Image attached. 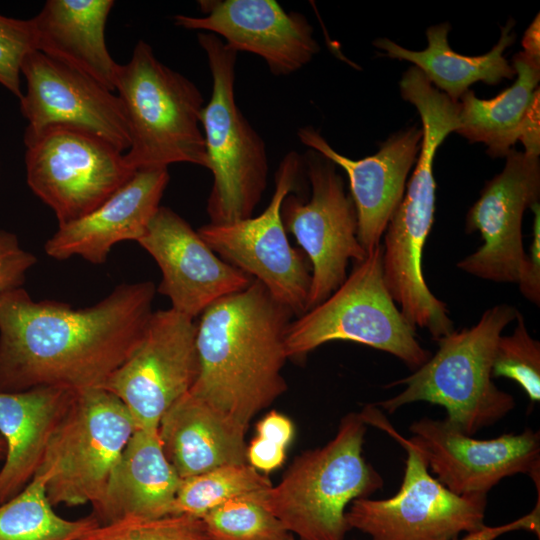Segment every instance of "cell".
I'll return each instance as SVG.
<instances>
[{
    "label": "cell",
    "mask_w": 540,
    "mask_h": 540,
    "mask_svg": "<svg viewBox=\"0 0 540 540\" xmlns=\"http://www.w3.org/2000/svg\"><path fill=\"white\" fill-rule=\"evenodd\" d=\"M155 293L151 281L123 283L85 308L35 301L22 287L5 293L0 297V392L102 388L139 344Z\"/></svg>",
    "instance_id": "obj_1"
},
{
    "label": "cell",
    "mask_w": 540,
    "mask_h": 540,
    "mask_svg": "<svg viewBox=\"0 0 540 540\" xmlns=\"http://www.w3.org/2000/svg\"><path fill=\"white\" fill-rule=\"evenodd\" d=\"M293 312L258 280L225 296L196 324L199 372L190 392L248 429L286 390L285 336Z\"/></svg>",
    "instance_id": "obj_2"
},
{
    "label": "cell",
    "mask_w": 540,
    "mask_h": 540,
    "mask_svg": "<svg viewBox=\"0 0 540 540\" xmlns=\"http://www.w3.org/2000/svg\"><path fill=\"white\" fill-rule=\"evenodd\" d=\"M517 313L515 307L499 304L474 326L441 337L438 350L423 365L386 386L406 388L378 405L389 413L417 401L440 405L446 423L468 436L496 423L515 407L513 396L494 384L491 373L498 339Z\"/></svg>",
    "instance_id": "obj_3"
},
{
    "label": "cell",
    "mask_w": 540,
    "mask_h": 540,
    "mask_svg": "<svg viewBox=\"0 0 540 540\" xmlns=\"http://www.w3.org/2000/svg\"><path fill=\"white\" fill-rule=\"evenodd\" d=\"M366 424L345 415L324 446L295 458L280 483L266 490L262 505L300 540H344L345 513L354 500L383 487L380 474L362 455Z\"/></svg>",
    "instance_id": "obj_4"
},
{
    "label": "cell",
    "mask_w": 540,
    "mask_h": 540,
    "mask_svg": "<svg viewBox=\"0 0 540 540\" xmlns=\"http://www.w3.org/2000/svg\"><path fill=\"white\" fill-rule=\"evenodd\" d=\"M115 92L130 138L125 159L135 170L190 163L208 168L203 131L204 99L187 77L169 68L143 40L119 64Z\"/></svg>",
    "instance_id": "obj_5"
},
{
    "label": "cell",
    "mask_w": 540,
    "mask_h": 540,
    "mask_svg": "<svg viewBox=\"0 0 540 540\" xmlns=\"http://www.w3.org/2000/svg\"><path fill=\"white\" fill-rule=\"evenodd\" d=\"M197 39L212 76L211 97L201 113L207 169L213 176L206 210L210 223H229L251 217L262 197L266 146L235 101L238 53L215 34L200 32Z\"/></svg>",
    "instance_id": "obj_6"
},
{
    "label": "cell",
    "mask_w": 540,
    "mask_h": 540,
    "mask_svg": "<svg viewBox=\"0 0 540 540\" xmlns=\"http://www.w3.org/2000/svg\"><path fill=\"white\" fill-rule=\"evenodd\" d=\"M383 279L382 245L355 263L324 301L292 320L285 336L287 358L302 359L332 341H349L394 355L416 370L430 352L418 342Z\"/></svg>",
    "instance_id": "obj_7"
},
{
    "label": "cell",
    "mask_w": 540,
    "mask_h": 540,
    "mask_svg": "<svg viewBox=\"0 0 540 540\" xmlns=\"http://www.w3.org/2000/svg\"><path fill=\"white\" fill-rule=\"evenodd\" d=\"M135 430L130 412L112 393L102 388L78 391L54 431L37 472L46 476L51 505L91 504L96 515Z\"/></svg>",
    "instance_id": "obj_8"
},
{
    "label": "cell",
    "mask_w": 540,
    "mask_h": 540,
    "mask_svg": "<svg viewBox=\"0 0 540 540\" xmlns=\"http://www.w3.org/2000/svg\"><path fill=\"white\" fill-rule=\"evenodd\" d=\"M366 424L386 430L407 452L405 472L398 492L387 499L354 500L345 513L350 529L371 540H451L483 527L487 495H457L429 472L422 453L399 435L377 408L361 412Z\"/></svg>",
    "instance_id": "obj_9"
},
{
    "label": "cell",
    "mask_w": 540,
    "mask_h": 540,
    "mask_svg": "<svg viewBox=\"0 0 540 540\" xmlns=\"http://www.w3.org/2000/svg\"><path fill=\"white\" fill-rule=\"evenodd\" d=\"M27 184L58 226L100 206L137 171L125 153L87 130L50 126L24 133Z\"/></svg>",
    "instance_id": "obj_10"
},
{
    "label": "cell",
    "mask_w": 540,
    "mask_h": 540,
    "mask_svg": "<svg viewBox=\"0 0 540 540\" xmlns=\"http://www.w3.org/2000/svg\"><path fill=\"white\" fill-rule=\"evenodd\" d=\"M304 169L303 156L287 153L275 173L272 199L261 214L229 223L209 222L197 230L216 255L261 282L295 317L307 311L311 265L305 253L289 243L281 206Z\"/></svg>",
    "instance_id": "obj_11"
},
{
    "label": "cell",
    "mask_w": 540,
    "mask_h": 540,
    "mask_svg": "<svg viewBox=\"0 0 540 540\" xmlns=\"http://www.w3.org/2000/svg\"><path fill=\"white\" fill-rule=\"evenodd\" d=\"M303 161L311 197L307 201L288 194L281 206V218L311 265L309 310L344 282L350 260L362 262L367 253L358 241L355 206L336 165L312 149Z\"/></svg>",
    "instance_id": "obj_12"
},
{
    "label": "cell",
    "mask_w": 540,
    "mask_h": 540,
    "mask_svg": "<svg viewBox=\"0 0 540 540\" xmlns=\"http://www.w3.org/2000/svg\"><path fill=\"white\" fill-rule=\"evenodd\" d=\"M196 331L194 319L173 308L153 311L137 347L102 386L126 406L136 429H157L192 388L199 372Z\"/></svg>",
    "instance_id": "obj_13"
},
{
    "label": "cell",
    "mask_w": 540,
    "mask_h": 540,
    "mask_svg": "<svg viewBox=\"0 0 540 540\" xmlns=\"http://www.w3.org/2000/svg\"><path fill=\"white\" fill-rule=\"evenodd\" d=\"M435 190L433 163L422 158L384 232L382 270L389 294L406 321L415 329H427L437 341L454 330L446 304L429 290L422 267L434 222Z\"/></svg>",
    "instance_id": "obj_14"
},
{
    "label": "cell",
    "mask_w": 540,
    "mask_h": 540,
    "mask_svg": "<svg viewBox=\"0 0 540 540\" xmlns=\"http://www.w3.org/2000/svg\"><path fill=\"white\" fill-rule=\"evenodd\" d=\"M539 197V155L512 149L503 170L485 184L466 216V232L478 231L483 244L457 267L481 279L517 283L527 256L523 214Z\"/></svg>",
    "instance_id": "obj_15"
},
{
    "label": "cell",
    "mask_w": 540,
    "mask_h": 540,
    "mask_svg": "<svg viewBox=\"0 0 540 540\" xmlns=\"http://www.w3.org/2000/svg\"><path fill=\"white\" fill-rule=\"evenodd\" d=\"M410 431V442L436 479L457 495H487L502 479L515 474H527L539 485V432L526 429L481 440L451 428L445 420L428 417L414 422Z\"/></svg>",
    "instance_id": "obj_16"
},
{
    "label": "cell",
    "mask_w": 540,
    "mask_h": 540,
    "mask_svg": "<svg viewBox=\"0 0 540 540\" xmlns=\"http://www.w3.org/2000/svg\"><path fill=\"white\" fill-rule=\"evenodd\" d=\"M26 90L20 111L27 131L50 126H71L92 132L126 152L130 138L116 93L83 72L40 51L23 61Z\"/></svg>",
    "instance_id": "obj_17"
},
{
    "label": "cell",
    "mask_w": 540,
    "mask_h": 540,
    "mask_svg": "<svg viewBox=\"0 0 540 540\" xmlns=\"http://www.w3.org/2000/svg\"><path fill=\"white\" fill-rule=\"evenodd\" d=\"M137 243L161 270L156 291L170 299L171 308L192 319L253 281L216 255L198 232L168 207H159Z\"/></svg>",
    "instance_id": "obj_18"
},
{
    "label": "cell",
    "mask_w": 540,
    "mask_h": 540,
    "mask_svg": "<svg viewBox=\"0 0 540 540\" xmlns=\"http://www.w3.org/2000/svg\"><path fill=\"white\" fill-rule=\"evenodd\" d=\"M204 16L176 15L175 25L221 36L235 50L264 59L275 76L290 75L319 53L313 28L298 12L275 0H200Z\"/></svg>",
    "instance_id": "obj_19"
},
{
    "label": "cell",
    "mask_w": 540,
    "mask_h": 540,
    "mask_svg": "<svg viewBox=\"0 0 540 540\" xmlns=\"http://www.w3.org/2000/svg\"><path fill=\"white\" fill-rule=\"evenodd\" d=\"M306 145L347 174L357 215V238L368 254L380 245L387 225L401 202L408 174L420 151L422 130L411 126L392 134L379 151L360 160L335 151L312 126L298 130Z\"/></svg>",
    "instance_id": "obj_20"
},
{
    "label": "cell",
    "mask_w": 540,
    "mask_h": 540,
    "mask_svg": "<svg viewBox=\"0 0 540 540\" xmlns=\"http://www.w3.org/2000/svg\"><path fill=\"white\" fill-rule=\"evenodd\" d=\"M167 167L137 170L114 194L89 214L65 225L46 241V254L62 261L79 256L103 264L114 245L138 241L160 207L169 183Z\"/></svg>",
    "instance_id": "obj_21"
},
{
    "label": "cell",
    "mask_w": 540,
    "mask_h": 540,
    "mask_svg": "<svg viewBox=\"0 0 540 540\" xmlns=\"http://www.w3.org/2000/svg\"><path fill=\"white\" fill-rule=\"evenodd\" d=\"M511 66L517 79L495 98L479 99L471 90L462 95L456 133L484 143L491 157H506L517 141L525 152L539 155L540 59L521 51Z\"/></svg>",
    "instance_id": "obj_22"
},
{
    "label": "cell",
    "mask_w": 540,
    "mask_h": 540,
    "mask_svg": "<svg viewBox=\"0 0 540 540\" xmlns=\"http://www.w3.org/2000/svg\"><path fill=\"white\" fill-rule=\"evenodd\" d=\"M76 393L61 386L0 392V435L6 445L0 469V504L20 493L35 477Z\"/></svg>",
    "instance_id": "obj_23"
},
{
    "label": "cell",
    "mask_w": 540,
    "mask_h": 540,
    "mask_svg": "<svg viewBox=\"0 0 540 540\" xmlns=\"http://www.w3.org/2000/svg\"><path fill=\"white\" fill-rule=\"evenodd\" d=\"M158 430L164 453L181 479L247 463V429L190 391L167 409Z\"/></svg>",
    "instance_id": "obj_24"
},
{
    "label": "cell",
    "mask_w": 540,
    "mask_h": 540,
    "mask_svg": "<svg viewBox=\"0 0 540 540\" xmlns=\"http://www.w3.org/2000/svg\"><path fill=\"white\" fill-rule=\"evenodd\" d=\"M113 0H48L31 18L36 51L73 67L115 92L119 64L111 57L105 28Z\"/></svg>",
    "instance_id": "obj_25"
},
{
    "label": "cell",
    "mask_w": 540,
    "mask_h": 540,
    "mask_svg": "<svg viewBox=\"0 0 540 540\" xmlns=\"http://www.w3.org/2000/svg\"><path fill=\"white\" fill-rule=\"evenodd\" d=\"M181 478L167 459L157 429H136L110 477L100 511L106 524L125 515H172Z\"/></svg>",
    "instance_id": "obj_26"
},
{
    "label": "cell",
    "mask_w": 540,
    "mask_h": 540,
    "mask_svg": "<svg viewBox=\"0 0 540 540\" xmlns=\"http://www.w3.org/2000/svg\"><path fill=\"white\" fill-rule=\"evenodd\" d=\"M514 24L513 19L508 20L501 28L497 44L481 56L461 55L450 48L447 37L451 26L448 22L427 29L428 47L422 51L406 49L387 38L377 39L374 45L386 51L390 58L412 62L436 89L456 103L478 81L496 85L516 76L503 55L515 41Z\"/></svg>",
    "instance_id": "obj_27"
},
{
    "label": "cell",
    "mask_w": 540,
    "mask_h": 540,
    "mask_svg": "<svg viewBox=\"0 0 540 540\" xmlns=\"http://www.w3.org/2000/svg\"><path fill=\"white\" fill-rule=\"evenodd\" d=\"M99 524L94 514L76 520L59 516L47 498L44 474L0 504V540H79Z\"/></svg>",
    "instance_id": "obj_28"
},
{
    "label": "cell",
    "mask_w": 540,
    "mask_h": 540,
    "mask_svg": "<svg viewBox=\"0 0 540 540\" xmlns=\"http://www.w3.org/2000/svg\"><path fill=\"white\" fill-rule=\"evenodd\" d=\"M272 486L266 475L248 463L218 466L181 480L172 515L202 518L231 499L260 494Z\"/></svg>",
    "instance_id": "obj_29"
},
{
    "label": "cell",
    "mask_w": 540,
    "mask_h": 540,
    "mask_svg": "<svg viewBox=\"0 0 540 540\" xmlns=\"http://www.w3.org/2000/svg\"><path fill=\"white\" fill-rule=\"evenodd\" d=\"M264 492L231 499L206 513L201 519L209 540H285L292 535L262 505Z\"/></svg>",
    "instance_id": "obj_30"
},
{
    "label": "cell",
    "mask_w": 540,
    "mask_h": 540,
    "mask_svg": "<svg viewBox=\"0 0 540 540\" xmlns=\"http://www.w3.org/2000/svg\"><path fill=\"white\" fill-rule=\"evenodd\" d=\"M79 540H209L201 518L167 515L146 518L125 515L99 524Z\"/></svg>",
    "instance_id": "obj_31"
},
{
    "label": "cell",
    "mask_w": 540,
    "mask_h": 540,
    "mask_svg": "<svg viewBox=\"0 0 540 540\" xmlns=\"http://www.w3.org/2000/svg\"><path fill=\"white\" fill-rule=\"evenodd\" d=\"M516 327L511 335L498 339L492 378L506 377L515 381L531 402L540 401V342L530 336L524 318L518 311Z\"/></svg>",
    "instance_id": "obj_32"
},
{
    "label": "cell",
    "mask_w": 540,
    "mask_h": 540,
    "mask_svg": "<svg viewBox=\"0 0 540 540\" xmlns=\"http://www.w3.org/2000/svg\"><path fill=\"white\" fill-rule=\"evenodd\" d=\"M35 50L32 20L0 14V85L18 99L23 95L20 81L23 61Z\"/></svg>",
    "instance_id": "obj_33"
},
{
    "label": "cell",
    "mask_w": 540,
    "mask_h": 540,
    "mask_svg": "<svg viewBox=\"0 0 540 540\" xmlns=\"http://www.w3.org/2000/svg\"><path fill=\"white\" fill-rule=\"evenodd\" d=\"M37 258L23 249L15 234L0 230V297L22 287L26 273Z\"/></svg>",
    "instance_id": "obj_34"
},
{
    "label": "cell",
    "mask_w": 540,
    "mask_h": 540,
    "mask_svg": "<svg viewBox=\"0 0 540 540\" xmlns=\"http://www.w3.org/2000/svg\"><path fill=\"white\" fill-rule=\"evenodd\" d=\"M534 212L533 239L526 253V261L518 280L522 295L532 303H540V205L535 203L530 207Z\"/></svg>",
    "instance_id": "obj_35"
},
{
    "label": "cell",
    "mask_w": 540,
    "mask_h": 540,
    "mask_svg": "<svg viewBox=\"0 0 540 540\" xmlns=\"http://www.w3.org/2000/svg\"><path fill=\"white\" fill-rule=\"evenodd\" d=\"M516 530H526L540 535V500L537 498V504L534 509L526 515L503 525L483 526L477 530L466 532L463 537H456L451 540H496L499 536Z\"/></svg>",
    "instance_id": "obj_36"
},
{
    "label": "cell",
    "mask_w": 540,
    "mask_h": 540,
    "mask_svg": "<svg viewBox=\"0 0 540 540\" xmlns=\"http://www.w3.org/2000/svg\"><path fill=\"white\" fill-rule=\"evenodd\" d=\"M285 455L286 447L257 435L251 440L246 451L247 463L262 472H271L280 467Z\"/></svg>",
    "instance_id": "obj_37"
},
{
    "label": "cell",
    "mask_w": 540,
    "mask_h": 540,
    "mask_svg": "<svg viewBox=\"0 0 540 540\" xmlns=\"http://www.w3.org/2000/svg\"><path fill=\"white\" fill-rule=\"evenodd\" d=\"M257 436L277 442L287 448L294 435V426L291 420L277 412L271 411L256 425Z\"/></svg>",
    "instance_id": "obj_38"
},
{
    "label": "cell",
    "mask_w": 540,
    "mask_h": 540,
    "mask_svg": "<svg viewBox=\"0 0 540 540\" xmlns=\"http://www.w3.org/2000/svg\"><path fill=\"white\" fill-rule=\"evenodd\" d=\"M524 52L540 59V21L539 14L526 30L522 40Z\"/></svg>",
    "instance_id": "obj_39"
},
{
    "label": "cell",
    "mask_w": 540,
    "mask_h": 540,
    "mask_svg": "<svg viewBox=\"0 0 540 540\" xmlns=\"http://www.w3.org/2000/svg\"><path fill=\"white\" fill-rule=\"evenodd\" d=\"M6 445L3 437L0 435V461L5 459Z\"/></svg>",
    "instance_id": "obj_40"
},
{
    "label": "cell",
    "mask_w": 540,
    "mask_h": 540,
    "mask_svg": "<svg viewBox=\"0 0 540 540\" xmlns=\"http://www.w3.org/2000/svg\"><path fill=\"white\" fill-rule=\"evenodd\" d=\"M285 540H296L292 535H289Z\"/></svg>",
    "instance_id": "obj_41"
}]
</instances>
